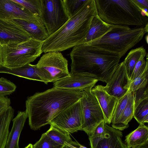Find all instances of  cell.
<instances>
[{
  "instance_id": "1",
  "label": "cell",
  "mask_w": 148,
  "mask_h": 148,
  "mask_svg": "<svg viewBox=\"0 0 148 148\" xmlns=\"http://www.w3.org/2000/svg\"><path fill=\"white\" fill-rule=\"evenodd\" d=\"M82 91L53 87L27 97L26 111L31 128L34 130L49 124L62 111L82 98Z\"/></svg>"
},
{
  "instance_id": "2",
  "label": "cell",
  "mask_w": 148,
  "mask_h": 148,
  "mask_svg": "<svg viewBox=\"0 0 148 148\" xmlns=\"http://www.w3.org/2000/svg\"><path fill=\"white\" fill-rule=\"evenodd\" d=\"M70 75L91 77L107 83L121 57L116 53L95 48L86 43L73 47L70 53Z\"/></svg>"
},
{
  "instance_id": "3",
  "label": "cell",
  "mask_w": 148,
  "mask_h": 148,
  "mask_svg": "<svg viewBox=\"0 0 148 148\" xmlns=\"http://www.w3.org/2000/svg\"><path fill=\"white\" fill-rule=\"evenodd\" d=\"M97 14L95 0H86L77 13L43 42V52L62 51L83 44Z\"/></svg>"
},
{
  "instance_id": "4",
  "label": "cell",
  "mask_w": 148,
  "mask_h": 148,
  "mask_svg": "<svg viewBox=\"0 0 148 148\" xmlns=\"http://www.w3.org/2000/svg\"><path fill=\"white\" fill-rule=\"evenodd\" d=\"M95 1L98 15L108 24L144 27L148 23L134 0Z\"/></svg>"
},
{
  "instance_id": "5",
  "label": "cell",
  "mask_w": 148,
  "mask_h": 148,
  "mask_svg": "<svg viewBox=\"0 0 148 148\" xmlns=\"http://www.w3.org/2000/svg\"><path fill=\"white\" fill-rule=\"evenodd\" d=\"M148 26L147 24L144 27L131 28L127 26L115 25L103 36L84 43L117 54L121 58L142 39L148 32Z\"/></svg>"
},
{
  "instance_id": "6",
  "label": "cell",
  "mask_w": 148,
  "mask_h": 148,
  "mask_svg": "<svg viewBox=\"0 0 148 148\" xmlns=\"http://www.w3.org/2000/svg\"><path fill=\"white\" fill-rule=\"evenodd\" d=\"M43 42L31 38L22 42L2 46L1 64L14 67L33 62L43 52Z\"/></svg>"
},
{
  "instance_id": "7",
  "label": "cell",
  "mask_w": 148,
  "mask_h": 148,
  "mask_svg": "<svg viewBox=\"0 0 148 148\" xmlns=\"http://www.w3.org/2000/svg\"><path fill=\"white\" fill-rule=\"evenodd\" d=\"M38 75L45 84L70 76L68 61L59 51L45 53L36 64Z\"/></svg>"
},
{
  "instance_id": "8",
  "label": "cell",
  "mask_w": 148,
  "mask_h": 148,
  "mask_svg": "<svg viewBox=\"0 0 148 148\" xmlns=\"http://www.w3.org/2000/svg\"><path fill=\"white\" fill-rule=\"evenodd\" d=\"M95 85H92L82 90L81 101L83 114V123L81 130L90 136L97 126L105 121L103 114L96 98L91 92Z\"/></svg>"
},
{
  "instance_id": "9",
  "label": "cell",
  "mask_w": 148,
  "mask_h": 148,
  "mask_svg": "<svg viewBox=\"0 0 148 148\" xmlns=\"http://www.w3.org/2000/svg\"><path fill=\"white\" fill-rule=\"evenodd\" d=\"M41 18L49 36L62 27L69 18L63 0H42Z\"/></svg>"
},
{
  "instance_id": "10",
  "label": "cell",
  "mask_w": 148,
  "mask_h": 148,
  "mask_svg": "<svg viewBox=\"0 0 148 148\" xmlns=\"http://www.w3.org/2000/svg\"><path fill=\"white\" fill-rule=\"evenodd\" d=\"M83 123L81 99L53 118L49 124L70 134L81 130Z\"/></svg>"
},
{
  "instance_id": "11",
  "label": "cell",
  "mask_w": 148,
  "mask_h": 148,
  "mask_svg": "<svg viewBox=\"0 0 148 148\" xmlns=\"http://www.w3.org/2000/svg\"><path fill=\"white\" fill-rule=\"evenodd\" d=\"M131 83L122 62L118 64L111 79L103 88L108 94L118 100L128 92Z\"/></svg>"
},
{
  "instance_id": "12",
  "label": "cell",
  "mask_w": 148,
  "mask_h": 148,
  "mask_svg": "<svg viewBox=\"0 0 148 148\" xmlns=\"http://www.w3.org/2000/svg\"><path fill=\"white\" fill-rule=\"evenodd\" d=\"M0 18L7 20L22 19L44 25L40 17L34 15L12 0H0Z\"/></svg>"
},
{
  "instance_id": "13",
  "label": "cell",
  "mask_w": 148,
  "mask_h": 148,
  "mask_svg": "<svg viewBox=\"0 0 148 148\" xmlns=\"http://www.w3.org/2000/svg\"><path fill=\"white\" fill-rule=\"evenodd\" d=\"M31 38L20 26L11 20L0 18V44L21 42Z\"/></svg>"
},
{
  "instance_id": "14",
  "label": "cell",
  "mask_w": 148,
  "mask_h": 148,
  "mask_svg": "<svg viewBox=\"0 0 148 148\" xmlns=\"http://www.w3.org/2000/svg\"><path fill=\"white\" fill-rule=\"evenodd\" d=\"M98 81L90 77L74 74L54 82L53 87L56 88L82 91L91 85H95Z\"/></svg>"
},
{
  "instance_id": "15",
  "label": "cell",
  "mask_w": 148,
  "mask_h": 148,
  "mask_svg": "<svg viewBox=\"0 0 148 148\" xmlns=\"http://www.w3.org/2000/svg\"><path fill=\"white\" fill-rule=\"evenodd\" d=\"M96 98L103 112L105 122L110 124L113 113L118 100L108 94L103 89V86L98 85L91 89Z\"/></svg>"
},
{
  "instance_id": "16",
  "label": "cell",
  "mask_w": 148,
  "mask_h": 148,
  "mask_svg": "<svg viewBox=\"0 0 148 148\" xmlns=\"http://www.w3.org/2000/svg\"><path fill=\"white\" fill-rule=\"evenodd\" d=\"M105 132L103 137L91 148H127L122 140V133L105 123Z\"/></svg>"
},
{
  "instance_id": "17",
  "label": "cell",
  "mask_w": 148,
  "mask_h": 148,
  "mask_svg": "<svg viewBox=\"0 0 148 148\" xmlns=\"http://www.w3.org/2000/svg\"><path fill=\"white\" fill-rule=\"evenodd\" d=\"M27 117L26 111H19L12 120V128L9 134L5 148H19L18 141L21 132Z\"/></svg>"
},
{
  "instance_id": "18",
  "label": "cell",
  "mask_w": 148,
  "mask_h": 148,
  "mask_svg": "<svg viewBox=\"0 0 148 148\" xmlns=\"http://www.w3.org/2000/svg\"><path fill=\"white\" fill-rule=\"evenodd\" d=\"M0 73H9L30 80L42 82L38 75L36 64L29 63L18 67H9L1 64Z\"/></svg>"
},
{
  "instance_id": "19",
  "label": "cell",
  "mask_w": 148,
  "mask_h": 148,
  "mask_svg": "<svg viewBox=\"0 0 148 148\" xmlns=\"http://www.w3.org/2000/svg\"><path fill=\"white\" fill-rule=\"evenodd\" d=\"M10 20L21 27L32 39L43 42L49 36L43 25L20 19H14Z\"/></svg>"
},
{
  "instance_id": "20",
  "label": "cell",
  "mask_w": 148,
  "mask_h": 148,
  "mask_svg": "<svg viewBox=\"0 0 148 148\" xmlns=\"http://www.w3.org/2000/svg\"><path fill=\"white\" fill-rule=\"evenodd\" d=\"M115 26L103 21L98 14L93 18L88 34L83 43L98 38L111 30Z\"/></svg>"
},
{
  "instance_id": "21",
  "label": "cell",
  "mask_w": 148,
  "mask_h": 148,
  "mask_svg": "<svg viewBox=\"0 0 148 148\" xmlns=\"http://www.w3.org/2000/svg\"><path fill=\"white\" fill-rule=\"evenodd\" d=\"M148 141V127L144 124L138 127L125 137V144L127 148L135 147Z\"/></svg>"
},
{
  "instance_id": "22",
  "label": "cell",
  "mask_w": 148,
  "mask_h": 148,
  "mask_svg": "<svg viewBox=\"0 0 148 148\" xmlns=\"http://www.w3.org/2000/svg\"><path fill=\"white\" fill-rule=\"evenodd\" d=\"M14 110L10 106L0 113V148H5L9 134V127Z\"/></svg>"
},
{
  "instance_id": "23",
  "label": "cell",
  "mask_w": 148,
  "mask_h": 148,
  "mask_svg": "<svg viewBox=\"0 0 148 148\" xmlns=\"http://www.w3.org/2000/svg\"><path fill=\"white\" fill-rule=\"evenodd\" d=\"M134 98L133 92L131 94L127 105L113 128L123 131L129 127V123L133 117Z\"/></svg>"
},
{
  "instance_id": "24",
  "label": "cell",
  "mask_w": 148,
  "mask_h": 148,
  "mask_svg": "<svg viewBox=\"0 0 148 148\" xmlns=\"http://www.w3.org/2000/svg\"><path fill=\"white\" fill-rule=\"evenodd\" d=\"M147 54L146 50L142 46L132 49L128 53L123 62L130 79L136 64L143 55Z\"/></svg>"
},
{
  "instance_id": "25",
  "label": "cell",
  "mask_w": 148,
  "mask_h": 148,
  "mask_svg": "<svg viewBox=\"0 0 148 148\" xmlns=\"http://www.w3.org/2000/svg\"><path fill=\"white\" fill-rule=\"evenodd\" d=\"M45 133L52 140L64 146L66 143H69L72 140L69 134L53 125H50Z\"/></svg>"
},
{
  "instance_id": "26",
  "label": "cell",
  "mask_w": 148,
  "mask_h": 148,
  "mask_svg": "<svg viewBox=\"0 0 148 148\" xmlns=\"http://www.w3.org/2000/svg\"><path fill=\"white\" fill-rule=\"evenodd\" d=\"M133 117L139 124L148 122V98L141 101L134 108Z\"/></svg>"
},
{
  "instance_id": "27",
  "label": "cell",
  "mask_w": 148,
  "mask_h": 148,
  "mask_svg": "<svg viewBox=\"0 0 148 148\" xmlns=\"http://www.w3.org/2000/svg\"><path fill=\"white\" fill-rule=\"evenodd\" d=\"M130 94L131 92L129 90L124 96L118 100L112 116L111 123L112 127L116 124L125 109Z\"/></svg>"
},
{
  "instance_id": "28",
  "label": "cell",
  "mask_w": 148,
  "mask_h": 148,
  "mask_svg": "<svg viewBox=\"0 0 148 148\" xmlns=\"http://www.w3.org/2000/svg\"><path fill=\"white\" fill-rule=\"evenodd\" d=\"M12 0L22 5L34 15L41 17L42 14V0Z\"/></svg>"
},
{
  "instance_id": "29",
  "label": "cell",
  "mask_w": 148,
  "mask_h": 148,
  "mask_svg": "<svg viewBox=\"0 0 148 148\" xmlns=\"http://www.w3.org/2000/svg\"><path fill=\"white\" fill-rule=\"evenodd\" d=\"M148 66H147L143 73L132 82L130 84L129 90L134 92L146 87L148 85Z\"/></svg>"
},
{
  "instance_id": "30",
  "label": "cell",
  "mask_w": 148,
  "mask_h": 148,
  "mask_svg": "<svg viewBox=\"0 0 148 148\" xmlns=\"http://www.w3.org/2000/svg\"><path fill=\"white\" fill-rule=\"evenodd\" d=\"M86 0H63L68 14L71 17L77 13L83 6Z\"/></svg>"
},
{
  "instance_id": "31",
  "label": "cell",
  "mask_w": 148,
  "mask_h": 148,
  "mask_svg": "<svg viewBox=\"0 0 148 148\" xmlns=\"http://www.w3.org/2000/svg\"><path fill=\"white\" fill-rule=\"evenodd\" d=\"M64 147L52 140L45 133L43 134L40 139L33 145V148H64Z\"/></svg>"
},
{
  "instance_id": "32",
  "label": "cell",
  "mask_w": 148,
  "mask_h": 148,
  "mask_svg": "<svg viewBox=\"0 0 148 148\" xmlns=\"http://www.w3.org/2000/svg\"><path fill=\"white\" fill-rule=\"evenodd\" d=\"M148 66V54L143 55L136 64L132 74L131 82L141 75Z\"/></svg>"
},
{
  "instance_id": "33",
  "label": "cell",
  "mask_w": 148,
  "mask_h": 148,
  "mask_svg": "<svg viewBox=\"0 0 148 148\" xmlns=\"http://www.w3.org/2000/svg\"><path fill=\"white\" fill-rule=\"evenodd\" d=\"M16 86L10 81L3 78H0V96L9 95L16 90Z\"/></svg>"
},
{
  "instance_id": "34",
  "label": "cell",
  "mask_w": 148,
  "mask_h": 148,
  "mask_svg": "<svg viewBox=\"0 0 148 148\" xmlns=\"http://www.w3.org/2000/svg\"><path fill=\"white\" fill-rule=\"evenodd\" d=\"M105 121L101 122L97 126L93 132L89 136L90 146L93 145L102 138L105 132Z\"/></svg>"
},
{
  "instance_id": "35",
  "label": "cell",
  "mask_w": 148,
  "mask_h": 148,
  "mask_svg": "<svg viewBox=\"0 0 148 148\" xmlns=\"http://www.w3.org/2000/svg\"><path fill=\"white\" fill-rule=\"evenodd\" d=\"M134 98V108L143 99L148 98V85L145 87L133 92Z\"/></svg>"
},
{
  "instance_id": "36",
  "label": "cell",
  "mask_w": 148,
  "mask_h": 148,
  "mask_svg": "<svg viewBox=\"0 0 148 148\" xmlns=\"http://www.w3.org/2000/svg\"><path fill=\"white\" fill-rule=\"evenodd\" d=\"M10 99L8 97L0 96V113L10 106Z\"/></svg>"
},
{
  "instance_id": "37",
  "label": "cell",
  "mask_w": 148,
  "mask_h": 148,
  "mask_svg": "<svg viewBox=\"0 0 148 148\" xmlns=\"http://www.w3.org/2000/svg\"><path fill=\"white\" fill-rule=\"evenodd\" d=\"M140 10L148 8V0H134Z\"/></svg>"
},
{
  "instance_id": "38",
  "label": "cell",
  "mask_w": 148,
  "mask_h": 148,
  "mask_svg": "<svg viewBox=\"0 0 148 148\" xmlns=\"http://www.w3.org/2000/svg\"><path fill=\"white\" fill-rule=\"evenodd\" d=\"M67 144L73 148H87L80 144L77 141L72 140L69 143H66L65 145Z\"/></svg>"
},
{
  "instance_id": "39",
  "label": "cell",
  "mask_w": 148,
  "mask_h": 148,
  "mask_svg": "<svg viewBox=\"0 0 148 148\" xmlns=\"http://www.w3.org/2000/svg\"><path fill=\"white\" fill-rule=\"evenodd\" d=\"M135 147L136 148H148V141L143 144Z\"/></svg>"
},
{
  "instance_id": "40",
  "label": "cell",
  "mask_w": 148,
  "mask_h": 148,
  "mask_svg": "<svg viewBox=\"0 0 148 148\" xmlns=\"http://www.w3.org/2000/svg\"><path fill=\"white\" fill-rule=\"evenodd\" d=\"M2 46L0 45V64H1L2 63Z\"/></svg>"
},
{
  "instance_id": "41",
  "label": "cell",
  "mask_w": 148,
  "mask_h": 148,
  "mask_svg": "<svg viewBox=\"0 0 148 148\" xmlns=\"http://www.w3.org/2000/svg\"><path fill=\"white\" fill-rule=\"evenodd\" d=\"M24 148H33V145L31 144H29Z\"/></svg>"
},
{
  "instance_id": "42",
  "label": "cell",
  "mask_w": 148,
  "mask_h": 148,
  "mask_svg": "<svg viewBox=\"0 0 148 148\" xmlns=\"http://www.w3.org/2000/svg\"><path fill=\"white\" fill-rule=\"evenodd\" d=\"M64 147H65V148H73L72 147L69 145L67 144H66Z\"/></svg>"
},
{
  "instance_id": "43",
  "label": "cell",
  "mask_w": 148,
  "mask_h": 148,
  "mask_svg": "<svg viewBox=\"0 0 148 148\" xmlns=\"http://www.w3.org/2000/svg\"><path fill=\"white\" fill-rule=\"evenodd\" d=\"M145 40L147 43L148 44V35H147L145 37Z\"/></svg>"
},
{
  "instance_id": "44",
  "label": "cell",
  "mask_w": 148,
  "mask_h": 148,
  "mask_svg": "<svg viewBox=\"0 0 148 148\" xmlns=\"http://www.w3.org/2000/svg\"><path fill=\"white\" fill-rule=\"evenodd\" d=\"M136 148V147H133V148Z\"/></svg>"
},
{
  "instance_id": "45",
  "label": "cell",
  "mask_w": 148,
  "mask_h": 148,
  "mask_svg": "<svg viewBox=\"0 0 148 148\" xmlns=\"http://www.w3.org/2000/svg\"></svg>"
}]
</instances>
